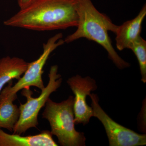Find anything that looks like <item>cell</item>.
<instances>
[{"mask_svg":"<svg viewBox=\"0 0 146 146\" xmlns=\"http://www.w3.org/2000/svg\"><path fill=\"white\" fill-rule=\"evenodd\" d=\"M78 0H37L4 22L7 27L36 31L65 29L78 25Z\"/></svg>","mask_w":146,"mask_h":146,"instance_id":"cell-1","label":"cell"},{"mask_svg":"<svg viewBox=\"0 0 146 146\" xmlns=\"http://www.w3.org/2000/svg\"><path fill=\"white\" fill-rule=\"evenodd\" d=\"M77 12V29L64 39L65 43H70L82 38L94 41L106 50L109 58L119 69L129 67V63L115 51L108 35L109 31L115 33L118 26L97 10L91 0H78Z\"/></svg>","mask_w":146,"mask_h":146,"instance_id":"cell-2","label":"cell"},{"mask_svg":"<svg viewBox=\"0 0 146 146\" xmlns=\"http://www.w3.org/2000/svg\"><path fill=\"white\" fill-rule=\"evenodd\" d=\"M74 97L70 96L67 100L57 103L50 99L47 100L42 118L48 120L50 132L56 136L62 146H84L86 138L83 132L75 128L74 110Z\"/></svg>","mask_w":146,"mask_h":146,"instance_id":"cell-3","label":"cell"},{"mask_svg":"<svg viewBox=\"0 0 146 146\" xmlns=\"http://www.w3.org/2000/svg\"><path fill=\"white\" fill-rule=\"evenodd\" d=\"M58 72L57 65H52L50 67L48 84L41 91V94L37 98L32 97L33 92L30 88L23 89L22 95L26 98L27 102L24 104L20 103V117L13 129V133L21 135L29 129L37 128L39 124L38 116L39 112L42 108L45 106L51 94L56 91L62 83L61 76Z\"/></svg>","mask_w":146,"mask_h":146,"instance_id":"cell-4","label":"cell"},{"mask_svg":"<svg viewBox=\"0 0 146 146\" xmlns=\"http://www.w3.org/2000/svg\"><path fill=\"white\" fill-rule=\"evenodd\" d=\"M63 34L58 33L48 39L46 43L43 44V51L36 60L29 63L27 69L18 82L13 86L11 81L5 86L7 91L10 94H17L18 91L25 88L35 86L42 91L45 88L42 76L44 73V65L50 55L58 47L65 43Z\"/></svg>","mask_w":146,"mask_h":146,"instance_id":"cell-5","label":"cell"},{"mask_svg":"<svg viewBox=\"0 0 146 146\" xmlns=\"http://www.w3.org/2000/svg\"><path fill=\"white\" fill-rule=\"evenodd\" d=\"M94 117L102 123L106 131L110 146H140L146 145V135L125 127L111 119L99 104L97 94H91Z\"/></svg>","mask_w":146,"mask_h":146,"instance_id":"cell-6","label":"cell"},{"mask_svg":"<svg viewBox=\"0 0 146 146\" xmlns=\"http://www.w3.org/2000/svg\"><path fill=\"white\" fill-rule=\"evenodd\" d=\"M67 83L74 95V110L75 125L82 124L86 125L94 117L92 107L86 102V97L91 91L96 90V82L90 76L83 78L79 75L68 79Z\"/></svg>","mask_w":146,"mask_h":146,"instance_id":"cell-7","label":"cell"},{"mask_svg":"<svg viewBox=\"0 0 146 146\" xmlns=\"http://www.w3.org/2000/svg\"><path fill=\"white\" fill-rule=\"evenodd\" d=\"M146 15V6L145 5L135 18L118 26L115 33L116 47L118 50L122 51L129 49L141 36L142 23Z\"/></svg>","mask_w":146,"mask_h":146,"instance_id":"cell-8","label":"cell"},{"mask_svg":"<svg viewBox=\"0 0 146 146\" xmlns=\"http://www.w3.org/2000/svg\"><path fill=\"white\" fill-rule=\"evenodd\" d=\"M50 131H43L39 134L27 136L6 133L0 128V146H57Z\"/></svg>","mask_w":146,"mask_h":146,"instance_id":"cell-9","label":"cell"},{"mask_svg":"<svg viewBox=\"0 0 146 146\" xmlns=\"http://www.w3.org/2000/svg\"><path fill=\"white\" fill-rule=\"evenodd\" d=\"M17 94L8 93L5 87L0 93V128H4L11 132L19 119V108L13 102L17 99Z\"/></svg>","mask_w":146,"mask_h":146,"instance_id":"cell-10","label":"cell"},{"mask_svg":"<svg viewBox=\"0 0 146 146\" xmlns=\"http://www.w3.org/2000/svg\"><path fill=\"white\" fill-rule=\"evenodd\" d=\"M29 63L18 57L7 56L0 59V93L7 83L13 79H20Z\"/></svg>","mask_w":146,"mask_h":146,"instance_id":"cell-11","label":"cell"},{"mask_svg":"<svg viewBox=\"0 0 146 146\" xmlns=\"http://www.w3.org/2000/svg\"><path fill=\"white\" fill-rule=\"evenodd\" d=\"M136 55L140 67L141 81L146 82V42L140 36L129 48Z\"/></svg>","mask_w":146,"mask_h":146,"instance_id":"cell-12","label":"cell"},{"mask_svg":"<svg viewBox=\"0 0 146 146\" xmlns=\"http://www.w3.org/2000/svg\"><path fill=\"white\" fill-rule=\"evenodd\" d=\"M37 0H18V5L20 9L25 8Z\"/></svg>","mask_w":146,"mask_h":146,"instance_id":"cell-13","label":"cell"}]
</instances>
